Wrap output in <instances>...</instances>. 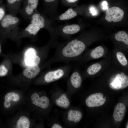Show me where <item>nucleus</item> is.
I'll return each instance as SVG.
<instances>
[{
  "label": "nucleus",
  "instance_id": "1",
  "mask_svg": "<svg viewBox=\"0 0 128 128\" xmlns=\"http://www.w3.org/2000/svg\"><path fill=\"white\" fill-rule=\"evenodd\" d=\"M85 48L83 42L75 39L68 42L62 47L60 55L63 59L70 60L81 54Z\"/></svg>",
  "mask_w": 128,
  "mask_h": 128
},
{
  "label": "nucleus",
  "instance_id": "2",
  "mask_svg": "<svg viewBox=\"0 0 128 128\" xmlns=\"http://www.w3.org/2000/svg\"><path fill=\"white\" fill-rule=\"evenodd\" d=\"M20 20L15 15L10 13L5 15L1 21V27L10 36L16 35L19 30Z\"/></svg>",
  "mask_w": 128,
  "mask_h": 128
},
{
  "label": "nucleus",
  "instance_id": "3",
  "mask_svg": "<svg viewBox=\"0 0 128 128\" xmlns=\"http://www.w3.org/2000/svg\"><path fill=\"white\" fill-rule=\"evenodd\" d=\"M23 5L19 12L24 18L29 19L37 10L39 0H23Z\"/></svg>",
  "mask_w": 128,
  "mask_h": 128
},
{
  "label": "nucleus",
  "instance_id": "4",
  "mask_svg": "<svg viewBox=\"0 0 128 128\" xmlns=\"http://www.w3.org/2000/svg\"><path fill=\"white\" fill-rule=\"evenodd\" d=\"M124 14L123 10L117 6H113L108 8L105 12V19L109 22H117L123 19Z\"/></svg>",
  "mask_w": 128,
  "mask_h": 128
},
{
  "label": "nucleus",
  "instance_id": "5",
  "mask_svg": "<svg viewBox=\"0 0 128 128\" xmlns=\"http://www.w3.org/2000/svg\"><path fill=\"white\" fill-rule=\"evenodd\" d=\"M36 49L31 47L27 49L23 55V59L26 64L29 66L38 65L41 59L37 55Z\"/></svg>",
  "mask_w": 128,
  "mask_h": 128
},
{
  "label": "nucleus",
  "instance_id": "6",
  "mask_svg": "<svg viewBox=\"0 0 128 128\" xmlns=\"http://www.w3.org/2000/svg\"><path fill=\"white\" fill-rule=\"evenodd\" d=\"M128 86V77L123 72L117 74L113 81L110 84L111 89L116 90L124 88Z\"/></svg>",
  "mask_w": 128,
  "mask_h": 128
},
{
  "label": "nucleus",
  "instance_id": "7",
  "mask_svg": "<svg viewBox=\"0 0 128 128\" xmlns=\"http://www.w3.org/2000/svg\"><path fill=\"white\" fill-rule=\"evenodd\" d=\"M103 94L100 92L92 94L87 98L85 101L86 103L89 107L101 106L106 101L105 99L103 98Z\"/></svg>",
  "mask_w": 128,
  "mask_h": 128
},
{
  "label": "nucleus",
  "instance_id": "8",
  "mask_svg": "<svg viewBox=\"0 0 128 128\" xmlns=\"http://www.w3.org/2000/svg\"><path fill=\"white\" fill-rule=\"evenodd\" d=\"M29 19L30 23L41 29L47 28L48 20L46 17L36 10L30 17Z\"/></svg>",
  "mask_w": 128,
  "mask_h": 128
},
{
  "label": "nucleus",
  "instance_id": "9",
  "mask_svg": "<svg viewBox=\"0 0 128 128\" xmlns=\"http://www.w3.org/2000/svg\"><path fill=\"white\" fill-rule=\"evenodd\" d=\"M64 73L63 69H58L47 73L44 76V79L46 82H51L59 79L63 76Z\"/></svg>",
  "mask_w": 128,
  "mask_h": 128
},
{
  "label": "nucleus",
  "instance_id": "10",
  "mask_svg": "<svg viewBox=\"0 0 128 128\" xmlns=\"http://www.w3.org/2000/svg\"><path fill=\"white\" fill-rule=\"evenodd\" d=\"M126 108L124 105L122 103H119L115 106L113 117L116 121L120 122L123 119L126 111Z\"/></svg>",
  "mask_w": 128,
  "mask_h": 128
},
{
  "label": "nucleus",
  "instance_id": "11",
  "mask_svg": "<svg viewBox=\"0 0 128 128\" xmlns=\"http://www.w3.org/2000/svg\"><path fill=\"white\" fill-rule=\"evenodd\" d=\"M40 71V69L38 66H29L26 68L23 71L24 75L29 79L34 78L37 75Z\"/></svg>",
  "mask_w": 128,
  "mask_h": 128
},
{
  "label": "nucleus",
  "instance_id": "12",
  "mask_svg": "<svg viewBox=\"0 0 128 128\" xmlns=\"http://www.w3.org/2000/svg\"><path fill=\"white\" fill-rule=\"evenodd\" d=\"M38 26L31 23H30L25 29L19 31L17 34H26L33 36L36 35L41 29Z\"/></svg>",
  "mask_w": 128,
  "mask_h": 128
},
{
  "label": "nucleus",
  "instance_id": "13",
  "mask_svg": "<svg viewBox=\"0 0 128 128\" xmlns=\"http://www.w3.org/2000/svg\"><path fill=\"white\" fill-rule=\"evenodd\" d=\"M23 0H6L8 7L10 13L15 15L19 12L20 9V6Z\"/></svg>",
  "mask_w": 128,
  "mask_h": 128
},
{
  "label": "nucleus",
  "instance_id": "14",
  "mask_svg": "<svg viewBox=\"0 0 128 128\" xmlns=\"http://www.w3.org/2000/svg\"><path fill=\"white\" fill-rule=\"evenodd\" d=\"M80 30V27L78 25L73 24L64 26L62 29V32L65 34L70 35L78 33Z\"/></svg>",
  "mask_w": 128,
  "mask_h": 128
},
{
  "label": "nucleus",
  "instance_id": "15",
  "mask_svg": "<svg viewBox=\"0 0 128 128\" xmlns=\"http://www.w3.org/2000/svg\"><path fill=\"white\" fill-rule=\"evenodd\" d=\"M77 15V12L73 9L70 8L59 17V19L61 20H69L76 17Z\"/></svg>",
  "mask_w": 128,
  "mask_h": 128
},
{
  "label": "nucleus",
  "instance_id": "16",
  "mask_svg": "<svg viewBox=\"0 0 128 128\" xmlns=\"http://www.w3.org/2000/svg\"><path fill=\"white\" fill-rule=\"evenodd\" d=\"M70 82L74 87L76 88L79 87L82 82V78L80 74L76 72H73L71 77Z\"/></svg>",
  "mask_w": 128,
  "mask_h": 128
},
{
  "label": "nucleus",
  "instance_id": "17",
  "mask_svg": "<svg viewBox=\"0 0 128 128\" xmlns=\"http://www.w3.org/2000/svg\"><path fill=\"white\" fill-rule=\"evenodd\" d=\"M30 123L28 118L25 116L21 117L17 120L15 128H29Z\"/></svg>",
  "mask_w": 128,
  "mask_h": 128
},
{
  "label": "nucleus",
  "instance_id": "18",
  "mask_svg": "<svg viewBox=\"0 0 128 128\" xmlns=\"http://www.w3.org/2000/svg\"><path fill=\"white\" fill-rule=\"evenodd\" d=\"M104 53V48L101 46H98L91 51L90 55L92 58L97 59L102 57Z\"/></svg>",
  "mask_w": 128,
  "mask_h": 128
},
{
  "label": "nucleus",
  "instance_id": "19",
  "mask_svg": "<svg viewBox=\"0 0 128 128\" xmlns=\"http://www.w3.org/2000/svg\"><path fill=\"white\" fill-rule=\"evenodd\" d=\"M115 38L117 41L128 45V35L125 31H121L115 34Z\"/></svg>",
  "mask_w": 128,
  "mask_h": 128
},
{
  "label": "nucleus",
  "instance_id": "20",
  "mask_svg": "<svg viewBox=\"0 0 128 128\" xmlns=\"http://www.w3.org/2000/svg\"><path fill=\"white\" fill-rule=\"evenodd\" d=\"M69 112L71 114V121L77 123L80 121L82 118V114L80 111L71 110H69Z\"/></svg>",
  "mask_w": 128,
  "mask_h": 128
},
{
  "label": "nucleus",
  "instance_id": "21",
  "mask_svg": "<svg viewBox=\"0 0 128 128\" xmlns=\"http://www.w3.org/2000/svg\"><path fill=\"white\" fill-rule=\"evenodd\" d=\"M20 97L19 95L14 92L8 93L5 96V101L10 102L11 101H18Z\"/></svg>",
  "mask_w": 128,
  "mask_h": 128
},
{
  "label": "nucleus",
  "instance_id": "22",
  "mask_svg": "<svg viewBox=\"0 0 128 128\" xmlns=\"http://www.w3.org/2000/svg\"><path fill=\"white\" fill-rule=\"evenodd\" d=\"M101 68V64L98 63H96L91 65L88 68L87 73L90 75H93L98 72Z\"/></svg>",
  "mask_w": 128,
  "mask_h": 128
},
{
  "label": "nucleus",
  "instance_id": "23",
  "mask_svg": "<svg viewBox=\"0 0 128 128\" xmlns=\"http://www.w3.org/2000/svg\"><path fill=\"white\" fill-rule=\"evenodd\" d=\"M49 101L48 98L45 96H42L40 97L38 106L43 109L47 108L49 106Z\"/></svg>",
  "mask_w": 128,
  "mask_h": 128
},
{
  "label": "nucleus",
  "instance_id": "24",
  "mask_svg": "<svg viewBox=\"0 0 128 128\" xmlns=\"http://www.w3.org/2000/svg\"><path fill=\"white\" fill-rule=\"evenodd\" d=\"M46 7L48 8H55L57 7L58 0H43Z\"/></svg>",
  "mask_w": 128,
  "mask_h": 128
},
{
  "label": "nucleus",
  "instance_id": "25",
  "mask_svg": "<svg viewBox=\"0 0 128 128\" xmlns=\"http://www.w3.org/2000/svg\"><path fill=\"white\" fill-rule=\"evenodd\" d=\"M117 59L122 65L126 66L128 64L127 60L124 55L122 52H118L116 54Z\"/></svg>",
  "mask_w": 128,
  "mask_h": 128
},
{
  "label": "nucleus",
  "instance_id": "26",
  "mask_svg": "<svg viewBox=\"0 0 128 128\" xmlns=\"http://www.w3.org/2000/svg\"><path fill=\"white\" fill-rule=\"evenodd\" d=\"M31 98L32 101V104L38 106L39 102L40 99L39 94L37 93H34L31 95Z\"/></svg>",
  "mask_w": 128,
  "mask_h": 128
},
{
  "label": "nucleus",
  "instance_id": "27",
  "mask_svg": "<svg viewBox=\"0 0 128 128\" xmlns=\"http://www.w3.org/2000/svg\"><path fill=\"white\" fill-rule=\"evenodd\" d=\"M8 70L5 66L3 64L0 65V76H3L7 75Z\"/></svg>",
  "mask_w": 128,
  "mask_h": 128
},
{
  "label": "nucleus",
  "instance_id": "28",
  "mask_svg": "<svg viewBox=\"0 0 128 128\" xmlns=\"http://www.w3.org/2000/svg\"><path fill=\"white\" fill-rule=\"evenodd\" d=\"M79 0H61L62 3L67 6L72 5L76 3Z\"/></svg>",
  "mask_w": 128,
  "mask_h": 128
},
{
  "label": "nucleus",
  "instance_id": "29",
  "mask_svg": "<svg viewBox=\"0 0 128 128\" xmlns=\"http://www.w3.org/2000/svg\"><path fill=\"white\" fill-rule=\"evenodd\" d=\"M5 15V9L1 7H0V21H1Z\"/></svg>",
  "mask_w": 128,
  "mask_h": 128
},
{
  "label": "nucleus",
  "instance_id": "30",
  "mask_svg": "<svg viewBox=\"0 0 128 128\" xmlns=\"http://www.w3.org/2000/svg\"><path fill=\"white\" fill-rule=\"evenodd\" d=\"M90 13L93 15L94 16L97 14V11L95 8L93 6L91 7L90 8Z\"/></svg>",
  "mask_w": 128,
  "mask_h": 128
},
{
  "label": "nucleus",
  "instance_id": "31",
  "mask_svg": "<svg viewBox=\"0 0 128 128\" xmlns=\"http://www.w3.org/2000/svg\"><path fill=\"white\" fill-rule=\"evenodd\" d=\"M108 4L106 2L104 1L102 3V8L104 10L107 9L108 8Z\"/></svg>",
  "mask_w": 128,
  "mask_h": 128
},
{
  "label": "nucleus",
  "instance_id": "32",
  "mask_svg": "<svg viewBox=\"0 0 128 128\" xmlns=\"http://www.w3.org/2000/svg\"><path fill=\"white\" fill-rule=\"evenodd\" d=\"M11 104L10 102H7L6 101H5L4 103V105L6 108H9L11 106Z\"/></svg>",
  "mask_w": 128,
  "mask_h": 128
},
{
  "label": "nucleus",
  "instance_id": "33",
  "mask_svg": "<svg viewBox=\"0 0 128 128\" xmlns=\"http://www.w3.org/2000/svg\"><path fill=\"white\" fill-rule=\"evenodd\" d=\"M62 127L60 125L56 123L55 124L52 126V128H62Z\"/></svg>",
  "mask_w": 128,
  "mask_h": 128
},
{
  "label": "nucleus",
  "instance_id": "34",
  "mask_svg": "<svg viewBox=\"0 0 128 128\" xmlns=\"http://www.w3.org/2000/svg\"><path fill=\"white\" fill-rule=\"evenodd\" d=\"M1 45L0 44V53L1 52Z\"/></svg>",
  "mask_w": 128,
  "mask_h": 128
},
{
  "label": "nucleus",
  "instance_id": "35",
  "mask_svg": "<svg viewBox=\"0 0 128 128\" xmlns=\"http://www.w3.org/2000/svg\"><path fill=\"white\" fill-rule=\"evenodd\" d=\"M105 98H106V97H105Z\"/></svg>",
  "mask_w": 128,
  "mask_h": 128
}]
</instances>
